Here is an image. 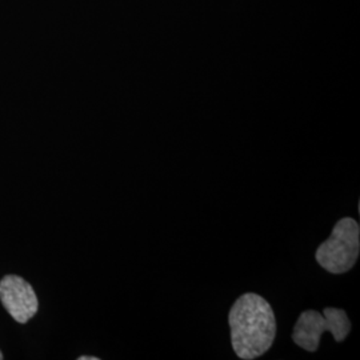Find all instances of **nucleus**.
Returning a JSON list of instances; mask_svg holds the SVG:
<instances>
[{
    "mask_svg": "<svg viewBox=\"0 0 360 360\" xmlns=\"http://www.w3.org/2000/svg\"><path fill=\"white\" fill-rule=\"evenodd\" d=\"M229 324L232 348L240 359L260 358L276 336V318L270 303L254 292L236 299L229 314Z\"/></svg>",
    "mask_w": 360,
    "mask_h": 360,
    "instance_id": "nucleus-1",
    "label": "nucleus"
},
{
    "mask_svg": "<svg viewBox=\"0 0 360 360\" xmlns=\"http://www.w3.org/2000/svg\"><path fill=\"white\" fill-rule=\"evenodd\" d=\"M360 252L359 223L352 218L340 219L331 236L318 247L315 259L330 274H345L356 264Z\"/></svg>",
    "mask_w": 360,
    "mask_h": 360,
    "instance_id": "nucleus-2",
    "label": "nucleus"
},
{
    "mask_svg": "<svg viewBox=\"0 0 360 360\" xmlns=\"http://www.w3.org/2000/svg\"><path fill=\"white\" fill-rule=\"evenodd\" d=\"M330 331L338 343L346 340L351 331V322L345 309L327 307L323 314L315 309L303 311L296 321L292 340L297 347L315 352L321 345V336Z\"/></svg>",
    "mask_w": 360,
    "mask_h": 360,
    "instance_id": "nucleus-3",
    "label": "nucleus"
},
{
    "mask_svg": "<svg viewBox=\"0 0 360 360\" xmlns=\"http://www.w3.org/2000/svg\"><path fill=\"white\" fill-rule=\"evenodd\" d=\"M0 300L7 312L18 323L28 322L38 312V297L25 279L8 275L0 282Z\"/></svg>",
    "mask_w": 360,
    "mask_h": 360,
    "instance_id": "nucleus-4",
    "label": "nucleus"
},
{
    "mask_svg": "<svg viewBox=\"0 0 360 360\" xmlns=\"http://www.w3.org/2000/svg\"><path fill=\"white\" fill-rule=\"evenodd\" d=\"M79 360H99V358H96V356H80Z\"/></svg>",
    "mask_w": 360,
    "mask_h": 360,
    "instance_id": "nucleus-5",
    "label": "nucleus"
},
{
    "mask_svg": "<svg viewBox=\"0 0 360 360\" xmlns=\"http://www.w3.org/2000/svg\"><path fill=\"white\" fill-rule=\"evenodd\" d=\"M3 359V354H1V351H0V360Z\"/></svg>",
    "mask_w": 360,
    "mask_h": 360,
    "instance_id": "nucleus-6",
    "label": "nucleus"
}]
</instances>
